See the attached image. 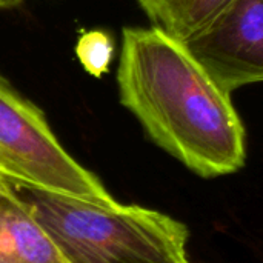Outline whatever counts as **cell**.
<instances>
[{"label": "cell", "mask_w": 263, "mask_h": 263, "mask_svg": "<svg viewBox=\"0 0 263 263\" xmlns=\"http://www.w3.org/2000/svg\"><path fill=\"white\" fill-rule=\"evenodd\" d=\"M0 263H71L11 183L0 186Z\"/></svg>", "instance_id": "obj_5"}, {"label": "cell", "mask_w": 263, "mask_h": 263, "mask_svg": "<svg viewBox=\"0 0 263 263\" xmlns=\"http://www.w3.org/2000/svg\"><path fill=\"white\" fill-rule=\"evenodd\" d=\"M71 263H186L190 230L139 205L103 206L29 186L15 188Z\"/></svg>", "instance_id": "obj_2"}, {"label": "cell", "mask_w": 263, "mask_h": 263, "mask_svg": "<svg viewBox=\"0 0 263 263\" xmlns=\"http://www.w3.org/2000/svg\"><path fill=\"white\" fill-rule=\"evenodd\" d=\"M153 26L185 42L202 31L230 0H136Z\"/></svg>", "instance_id": "obj_6"}, {"label": "cell", "mask_w": 263, "mask_h": 263, "mask_svg": "<svg viewBox=\"0 0 263 263\" xmlns=\"http://www.w3.org/2000/svg\"><path fill=\"white\" fill-rule=\"evenodd\" d=\"M117 86L149 139L199 177L245 166L247 131L231 92L183 42L157 26L123 28Z\"/></svg>", "instance_id": "obj_1"}, {"label": "cell", "mask_w": 263, "mask_h": 263, "mask_svg": "<svg viewBox=\"0 0 263 263\" xmlns=\"http://www.w3.org/2000/svg\"><path fill=\"white\" fill-rule=\"evenodd\" d=\"M0 173L29 186L109 206L117 200L59 142L43 112L0 74Z\"/></svg>", "instance_id": "obj_3"}, {"label": "cell", "mask_w": 263, "mask_h": 263, "mask_svg": "<svg viewBox=\"0 0 263 263\" xmlns=\"http://www.w3.org/2000/svg\"><path fill=\"white\" fill-rule=\"evenodd\" d=\"M183 45L231 94L263 83V0H230Z\"/></svg>", "instance_id": "obj_4"}, {"label": "cell", "mask_w": 263, "mask_h": 263, "mask_svg": "<svg viewBox=\"0 0 263 263\" xmlns=\"http://www.w3.org/2000/svg\"><path fill=\"white\" fill-rule=\"evenodd\" d=\"M186 263H191V262H186Z\"/></svg>", "instance_id": "obj_10"}, {"label": "cell", "mask_w": 263, "mask_h": 263, "mask_svg": "<svg viewBox=\"0 0 263 263\" xmlns=\"http://www.w3.org/2000/svg\"><path fill=\"white\" fill-rule=\"evenodd\" d=\"M114 51V39L108 31L103 29L85 31L76 45V55L80 65L92 77H102L109 71Z\"/></svg>", "instance_id": "obj_7"}, {"label": "cell", "mask_w": 263, "mask_h": 263, "mask_svg": "<svg viewBox=\"0 0 263 263\" xmlns=\"http://www.w3.org/2000/svg\"><path fill=\"white\" fill-rule=\"evenodd\" d=\"M25 0H0V8H14L23 3Z\"/></svg>", "instance_id": "obj_8"}, {"label": "cell", "mask_w": 263, "mask_h": 263, "mask_svg": "<svg viewBox=\"0 0 263 263\" xmlns=\"http://www.w3.org/2000/svg\"><path fill=\"white\" fill-rule=\"evenodd\" d=\"M3 185H9V182H8V180L5 179V176L0 173V186H3Z\"/></svg>", "instance_id": "obj_9"}]
</instances>
